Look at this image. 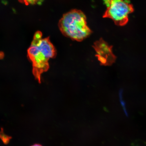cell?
I'll return each instance as SVG.
<instances>
[{
    "label": "cell",
    "instance_id": "cell-2",
    "mask_svg": "<svg viewBox=\"0 0 146 146\" xmlns=\"http://www.w3.org/2000/svg\"><path fill=\"white\" fill-rule=\"evenodd\" d=\"M106 10L103 17L109 18L114 21L115 24L123 26L129 21L128 15L134 11L133 5L129 0H104Z\"/></svg>",
    "mask_w": 146,
    "mask_h": 146
},
{
    "label": "cell",
    "instance_id": "cell-5",
    "mask_svg": "<svg viewBox=\"0 0 146 146\" xmlns=\"http://www.w3.org/2000/svg\"><path fill=\"white\" fill-rule=\"evenodd\" d=\"M20 2L25 3L28 5H35L40 4L43 0H19Z\"/></svg>",
    "mask_w": 146,
    "mask_h": 146
},
{
    "label": "cell",
    "instance_id": "cell-4",
    "mask_svg": "<svg viewBox=\"0 0 146 146\" xmlns=\"http://www.w3.org/2000/svg\"><path fill=\"white\" fill-rule=\"evenodd\" d=\"M93 47L96 51V56L101 65H111L115 61L116 56L113 53L112 46L102 38L96 41Z\"/></svg>",
    "mask_w": 146,
    "mask_h": 146
},
{
    "label": "cell",
    "instance_id": "cell-1",
    "mask_svg": "<svg viewBox=\"0 0 146 146\" xmlns=\"http://www.w3.org/2000/svg\"><path fill=\"white\" fill-rule=\"evenodd\" d=\"M58 25L63 35L73 40L83 41L92 33L87 25L86 16L83 12L77 9L64 14Z\"/></svg>",
    "mask_w": 146,
    "mask_h": 146
},
{
    "label": "cell",
    "instance_id": "cell-3",
    "mask_svg": "<svg viewBox=\"0 0 146 146\" xmlns=\"http://www.w3.org/2000/svg\"><path fill=\"white\" fill-rule=\"evenodd\" d=\"M27 53L33 63V73L36 79L40 82L41 74L48 69V60L42 53L36 44L32 43L27 50Z\"/></svg>",
    "mask_w": 146,
    "mask_h": 146
},
{
    "label": "cell",
    "instance_id": "cell-6",
    "mask_svg": "<svg viewBox=\"0 0 146 146\" xmlns=\"http://www.w3.org/2000/svg\"><path fill=\"white\" fill-rule=\"evenodd\" d=\"M32 146H42L41 145H39V144H35L34 145H33Z\"/></svg>",
    "mask_w": 146,
    "mask_h": 146
}]
</instances>
